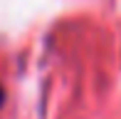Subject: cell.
I'll list each match as a JSON object with an SVG mask.
<instances>
[{"label": "cell", "mask_w": 121, "mask_h": 119, "mask_svg": "<svg viewBox=\"0 0 121 119\" xmlns=\"http://www.w3.org/2000/svg\"><path fill=\"white\" fill-rule=\"evenodd\" d=\"M0 104H3V89H0Z\"/></svg>", "instance_id": "1"}]
</instances>
